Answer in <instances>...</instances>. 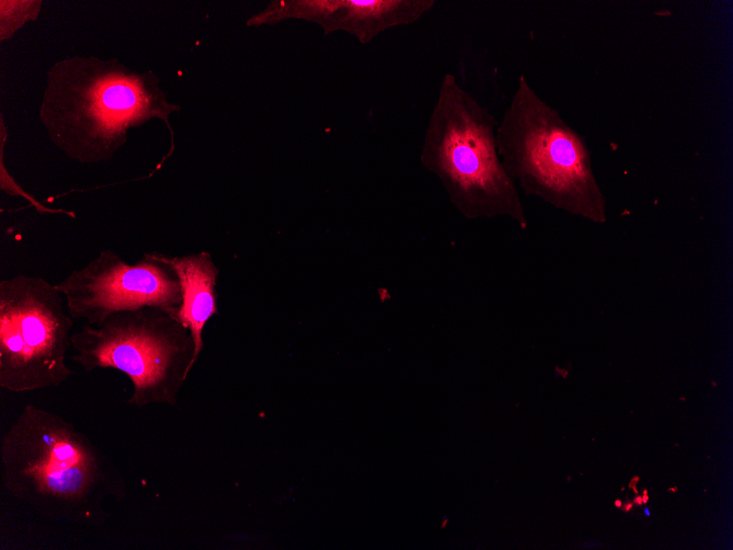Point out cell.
Returning <instances> with one entry per match:
<instances>
[{"mask_svg": "<svg viewBox=\"0 0 733 550\" xmlns=\"http://www.w3.org/2000/svg\"><path fill=\"white\" fill-rule=\"evenodd\" d=\"M2 482L41 516L97 525L126 495L124 478L89 437L61 415L26 404L0 444Z\"/></svg>", "mask_w": 733, "mask_h": 550, "instance_id": "obj_1", "label": "cell"}, {"mask_svg": "<svg viewBox=\"0 0 733 550\" xmlns=\"http://www.w3.org/2000/svg\"><path fill=\"white\" fill-rule=\"evenodd\" d=\"M179 106L166 100L151 74L132 72L94 57L65 59L48 74L41 119L54 143L79 162L110 160L127 131L151 119L166 122Z\"/></svg>", "mask_w": 733, "mask_h": 550, "instance_id": "obj_2", "label": "cell"}, {"mask_svg": "<svg viewBox=\"0 0 733 550\" xmlns=\"http://www.w3.org/2000/svg\"><path fill=\"white\" fill-rule=\"evenodd\" d=\"M496 145L505 170L525 194L588 222H607V200L585 138L525 75L498 122Z\"/></svg>", "mask_w": 733, "mask_h": 550, "instance_id": "obj_3", "label": "cell"}, {"mask_svg": "<svg viewBox=\"0 0 733 550\" xmlns=\"http://www.w3.org/2000/svg\"><path fill=\"white\" fill-rule=\"evenodd\" d=\"M498 122L452 74L441 80L425 132L420 161L466 220L505 217L526 231L529 220L496 145Z\"/></svg>", "mask_w": 733, "mask_h": 550, "instance_id": "obj_4", "label": "cell"}, {"mask_svg": "<svg viewBox=\"0 0 733 550\" xmlns=\"http://www.w3.org/2000/svg\"><path fill=\"white\" fill-rule=\"evenodd\" d=\"M71 360L86 372L115 369L133 385L126 403L136 407L173 404L194 360L192 336L176 314L157 306L114 313L84 323L71 337Z\"/></svg>", "mask_w": 733, "mask_h": 550, "instance_id": "obj_5", "label": "cell"}, {"mask_svg": "<svg viewBox=\"0 0 733 550\" xmlns=\"http://www.w3.org/2000/svg\"><path fill=\"white\" fill-rule=\"evenodd\" d=\"M75 321L63 294L42 276L16 273L0 281V388L24 393L61 386Z\"/></svg>", "mask_w": 733, "mask_h": 550, "instance_id": "obj_6", "label": "cell"}, {"mask_svg": "<svg viewBox=\"0 0 733 550\" xmlns=\"http://www.w3.org/2000/svg\"><path fill=\"white\" fill-rule=\"evenodd\" d=\"M55 287L74 321L91 325L114 313L142 306H157L176 314L182 302L178 277L150 252L127 263L112 249H103Z\"/></svg>", "mask_w": 733, "mask_h": 550, "instance_id": "obj_7", "label": "cell"}, {"mask_svg": "<svg viewBox=\"0 0 733 550\" xmlns=\"http://www.w3.org/2000/svg\"><path fill=\"white\" fill-rule=\"evenodd\" d=\"M435 0H296L290 13L319 24L325 34L345 31L368 44L381 32L416 22Z\"/></svg>", "mask_w": 733, "mask_h": 550, "instance_id": "obj_8", "label": "cell"}, {"mask_svg": "<svg viewBox=\"0 0 733 550\" xmlns=\"http://www.w3.org/2000/svg\"><path fill=\"white\" fill-rule=\"evenodd\" d=\"M151 256L168 265L178 277L182 302L176 313L178 321L189 329L193 344L194 363L203 349V328L217 313L216 282L218 269L207 251L183 257H169L159 252Z\"/></svg>", "mask_w": 733, "mask_h": 550, "instance_id": "obj_9", "label": "cell"}, {"mask_svg": "<svg viewBox=\"0 0 733 550\" xmlns=\"http://www.w3.org/2000/svg\"><path fill=\"white\" fill-rule=\"evenodd\" d=\"M40 2L32 1H1V36L7 33H12L23 20L19 15H33L38 12ZM25 22V21H24Z\"/></svg>", "mask_w": 733, "mask_h": 550, "instance_id": "obj_10", "label": "cell"}, {"mask_svg": "<svg viewBox=\"0 0 733 550\" xmlns=\"http://www.w3.org/2000/svg\"><path fill=\"white\" fill-rule=\"evenodd\" d=\"M633 504H635V505H642L643 504L641 495H639L634 498Z\"/></svg>", "mask_w": 733, "mask_h": 550, "instance_id": "obj_11", "label": "cell"}, {"mask_svg": "<svg viewBox=\"0 0 733 550\" xmlns=\"http://www.w3.org/2000/svg\"><path fill=\"white\" fill-rule=\"evenodd\" d=\"M643 504H645L649 501V496L646 494V490L643 491V495H641Z\"/></svg>", "mask_w": 733, "mask_h": 550, "instance_id": "obj_12", "label": "cell"}, {"mask_svg": "<svg viewBox=\"0 0 733 550\" xmlns=\"http://www.w3.org/2000/svg\"><path fill=\"white\" fill-rule=\"evenodd\" d=\"M632 505H633V503H627L624 506L622 505L621 507H622L624 510H629V509L632 508Z\"/></svg>", "mask_w": 733, "mask_h": 550, "instance_id": "obj_13", "label": "cell"}, {"mask_svg": "<svg viewBox=\"0 0 733 550\" xmlns=\"http://www.w3.org/2000/svg\"><path fill=\"white\" fill-rule=\"evenodd\" d=\"M614 504H616L617 507H621V506H622V503H621L620 501H616Z\"/></svg>", "mask_w": 733, "mask_h": 550, "instance_id": "obj_14", "label": "cell"}, {"mask_svg": "<svg viewBox=\"0 0 733 550\" xmlns=\"http://www.w3.org/2000/svg\"><path fill=\"white\" fill-rule=\"evenodd\" d=\"M645 514H646V515H649V514H650L649 509H645Z\"/></svg>", "mask_w": 733, "mask_h": 550, "instance_id": "obj_15", "label": "cell"}]
</instances>
